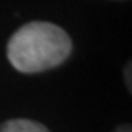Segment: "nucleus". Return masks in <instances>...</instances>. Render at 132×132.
<instances>
[{
	"label": "nucleus",
	"mask_w": 132,
	"mask_h": 132,
	"mask_svg": "<svg viewBox=\"0 0 132 132\" xmlns=\"http://www.w3.org/2000/svg\"><path fill=\"white\" fill-rule=\"evenodd\" d=\"M72 41L68 32L52 22H29L7 43V59L16 71L37 73L62 65L69 57Z\"/></svg>",
	"instance_id": "obj_1"
},
{
	"label": "nucleus",
	"mask_w": 132,
	"mask_h": 132,
	"mask_svg": "<svg viewBox=\"0 0 132 132\" xmlns=\"http://www.w3.org/2000/svg\"><path fill=\"white\" fill-rule=\"evenodd\" d=\"M0 132H50L47 128L29 119H12L0 126Z\"/></svg>",
	"instance_id": "obj_2"
},
{
	"label": "nucleus",
	"mask_w": 132,
	"mask_h": 132,
	"mask_svg": "<svg viewBox=\"0 0 132 132\" xmlns=\"http://www.w3.org/2000/svg\"><path fill=\"white\" fill-rule=\"evenodd\" d=\"M116 132H131V128L129 126H122V128H119Z\"/></svg>",
	"instance_id": "obj_3"
}]
</instances>
